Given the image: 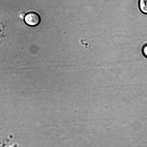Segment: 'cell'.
I'll return each instance as SVG.
<instances>
[{"label":"cell","mask_w":147,"mask_h":147,"mask_svg":"<svg viewBox=\"0 0 147 147\" xmlns=\"http://www.w3.org/2000/svg\"><path fill=\"white\" fill-rule=\"evenodd\" d=\"M24 21L27 25L30 26H35L40 22V18L38 14L34 12H30L25 16Z\"/></svg>","instance_id":"6da1fadb"},{"label":"cell","mask_w":147,"mask_h":147,"mask_svg":"<svg viewBox=\"0 0 147 147\" xmlns=\"http://www.w3.org/2000/svg\"><path fill=\"white\" fill-rule=\"evenodd\" d=\"M138 6L142 13L147 15V0H138Z\"/></svg>","instance_id":"7a4b0ae2"},{"label":"cell","mask_w":147,"mask_h":147,"mask_svg":"<svg viewBox=\"0 0 147 147\" xmlns=\"http://www.w3.org/2000/svg\"><path fill=\"white\" fill-rule=\"evenodd\" d=\"M141 51L143 55L147 59V43L143 46Z\"/></svg>","instance_id":"3957f363"},{"label":"cell","mask_w":147,"mask_h":147,"mask_svg":"<svg viewBox=\"0 0 147 147\" xmlns=\"http://www.w3.org/2000/svg\"><path fill=\"white\" fill-rule=\"evenodd\" d=\"M25 13L24 12H21L19 14V17L21 19L24 18L25 16Z\"/></svg>","instance_id":"277c9868"}]
</instances>
